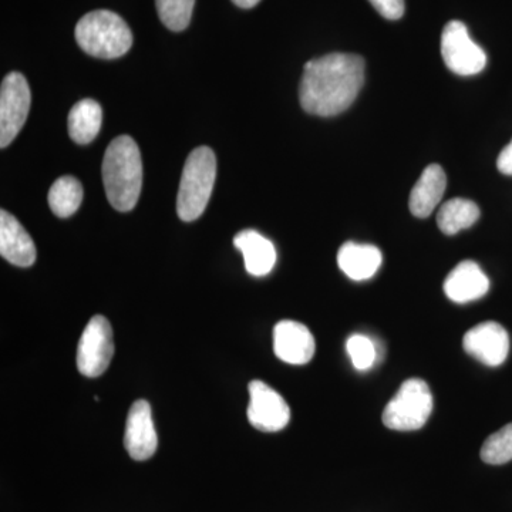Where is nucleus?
Masks as SVG:
<instances>
[{"mask_svg": "<svg viewBox=\"0 0 512 512\" xmlns=\"http://www.w3.org/2000/svg\"><path fill=\"white\" fill-rule=\"evenodd\" d=\"M365 83V60L350 53H330L309 60L303 69L299 100L319 117L338 116L352 106Z\"/></svg>", "mask_w": 512, "mask_h": 512, "instance_id": "f257e3e1", "label": "nucleus"}, {"mask_svg": "<svg viewBox=\"0 0 512 512\" xmlns=\"http://www.w3.org/2000/svg\"><path fill=\"white\" fill-rule=\"evenodd\" d=\"M101 173L113 208L120 212L133 210L143 185V161L136 141L130 136L114 138L104 154Z\"/></svg>", "mask_w": 512, "mask_h": 512, "instance_id": "f03ea898", "label": "nucleus"}, {"mask_svg": "<svg viewBox=\"0 0 512 512\" xmlns=\"http://www.w3.org/2000/svg\"><path fill=\"white\" fill-rule=\"evenodd\" d=\"M74 35L87 55L99 59H119L133 46V33L127 23L111 10H93L84 15Z\"/></svg>", "mask_w": 512, "mask_h": 512, "instance_id": "7ed1b4c3", "label": "nucleus"}, {"mask_svg": "<svg viewBox=\"0 0 512 512\" xmlns=\"http://www.w3.org/2000/svg\"><path fill=\"white\" fill-rule=\"evenodd\" d=\"M217 177V158L208 147H198L185 161L177 197L178 217L185 222L198 220L210 201Z\"/></svg>", "mask_w": 512, "mask_h": 512, "instance_id": "20e7f679", "label": "nucleus"}, {"mask_svg": "<svg viewBox=\"0 0 512 512\" xmlns=\"http://www.w3.org/2000/svg\"><path fill=\"white\" fill-rule=\"evenodd\" d=\"M433 412L429 384L421 379L406 380L384 409V426L396 431L420 430Z\"/></svg>", "mask_w": 512, "mask_h": 512, "instance_id": "39448f33", "label": "nucleus"}, {"mask_svg": "<svg viewBox=\"0 0 512 512\" xmlns=\"http://www.w3.org/2000/svg\"><path fill=\"white\" fill-rule=\"evenodd\" d=\"M113 355V329L109 320L101 315L93 316L77 346V369L83 376L99 377L109 369Z\"/></svg>", "mask_w": 512, "mask_h": 512, "instance_id": "423d86ee", "label": "nucleus"}, {"mask_svg": "<svg viewBox=\"0 0 512 512\" xmlns=\"http://www.w3.org/2000/svg\"><path fill=\"white\" fill-rule=\"evenodd\" d=\"M441 55L448 70L458 76H476L483 72L487 55L468 35L467 26L451 20L441 35Z\"/></svg>", "mask_w": 512, "mask_h": 512, "instance_id": "0eeeda50", "label": "nucleus"}, {"mask_svg": "<svg viewBox=\"0 0 512 512\" xmlns=\"http://www.w3.org/2000/svg\"><path fill=\"white\" fill-rule=\"evenodd\" d=\"M30 87L22 73L12 72L0 89V147L6 148L20 133L30 110Z\"/></svg>", "mask_w": 512, "mask_h": 512, "instance_id": "6e6552de", "label": "nucleus"}, {"mask_svg": "<svg viewBox=\"0 0 512 512\" xmlns=\"http://www.w3.org/2000/svg\"><path fill=\"white\" fill-rule=\"evenodd\" d=\"M248 390V420L255 429L274 433L288 426L291 409L281 394L261 380L249 383Z\"/></svg>", "mask_w": 512, "mask_h": 512, "instance_id": "1a4fd4ad", "label": "nucleus"}, {"mask_svg": "<svg viewBox=\"0 0 512 512\" xmlns=\"http://www.w3.org/2000/svg\"><path fill=\"white\" fill-rule=\"evenodd\" d=\"M464 350L485 366L503 365L510 353V336L497 322H484L468 330L463 339Z\"/></svg>", "mask_w": 512, "mask_h": 512, "instance_id": "9d476101", "label": "nucleus"}, {"mask_svg": "<svg viewBox=\"0 0 512 512\" xmlns=\"http://www.w3.org/2000/svg\"><path fill=\"white\" fill-rule=\"evenodd\" d=\"M158 439L151 406L147 400H137L128 412L124 447L136 461H146L156 454Z\"/></svg>", "mask_w": 512, "mask_h": 512, "instance_id": "9b49d317", "label": "nucleus"}, {"mask_svg": "<svg viewBox=\"0 0 512 512\" xmlns=\"http://www.w3.org/2000/svg\"><path fill=\"white\" fill-rule=\"evenodd\" d=\"M275 355L289 365H306L315 356L311 330L295 320H281L274 329Z\"/></svg>", "mask_w": 512, "mask_h": 512, "instance_id": "f8f14e48", "label": "nucleus"}, {"mask_svg": "<svg viewBox=\"0 0 512 512\" xmlns=\"http://www.w3.org/2000/svg\"><path fill=\"white\" fill-rule=\"evenodd\" d=\"M0 255L12 265L29 268L36 261V245L22 224L8 211H0Z\"/></svg>", "mask_w": 512, "mask_h": 512, "instance_id": "ddd939ff", "label": "nucleus"}, {"mask_svg": "<svg viewBox=\"0 0 512 512\" xmlns=\"http://www.w3.org/2000/svg\"><path fill=\"white\" fill-rule=\"evenodd\" d=\"M488 289L490 281L474 261L460 262L444 282L447 298L456 303L477 301L483 298Z\"/></svg>", "mask_w": 512, "mask_h": 512, "instance_id": "4468645a", "label": "nucleus"}, {"mask_svg": "<svg viewBox=\"0 0 512 512\" xmlns=\"http://www.w3.org/2000/svg\"><path fill=\"white\" fill-rule=\"evenodd\" d=\"M447 177L437 164L426 167L410 194L409 207L414 217L427 218L433 214L446 192Z\"/></svg>", "mask_w": 512, "mask_h": 512, "instance_id": "2eb2a0df", "label": "nucleus"}, {"mask_svg": "<svg viewBox=\"0 0 512 512\" xmlns=\"http://www.w3.org/2000/svg\"><path fill=\"white\" fill-rule=\"evenodd\" d=\"M382 262V252L375 245L346 242L339 249V268L353 281H367L373 278L382 266Z\"/></svg>", "mask_w": 512, "mask_h": 512, "instance_id": "dca6fc26", "label": "nucleus"}, {"mask_svg": "<svg viewBox=\"0 0 512 512\" xmlns=\"http://www.w3.org/2000/svg\"><path fill=\"white\" fill-rule=\"evenodd\" d=\"M234 245L244 255L245 268L252 276H265L274 269V244L254 229H245L234 238Z\"/></svg>", "mask_w": 512, "mask_h": 512, "instance_id": "f3484780", "label": "nucleus"}, {"mask_svg": "<svg viewBox=\"0 0 512 512\" xmlns=\"http://www.w3.org/2000/svg\"><path fill=\"white\" fill-rule=\"evenodd\" d=\"M103 111L100 104L92 99H84L74 104L67 119L70 138L80 146L92 143L100 133Z\"/></svg>", "mask_w": 512, "mask_h": 512, "instance_id": "a211bd4d", "label": "nucleus"}, {"mask_svg": "<svg viewBox=\"0 0 512 512\" xmlns=\"http://www.w3.org/2000/svg\"><path fill=\"white\" fill-rule=\"evenodd\" d=\"M480 218V208L476 202L466 198H454L441 205L437 214V224L446 235H456L458 232L473 227Z\"/></svg>", "mask_w": 512, "mask_h": 512, "instance_id": "6ab92c4d", "label": "nucleus"}, {"mask_svg": "<svg viewBox=\"0 0 512 512\" xmlns=\"http://www.w3.org/2000/svg\"><path fill=\"white\" fill-rule=\"evenodd\" d=\"M83 201V187L70 175L55 181L49 191V207L59 218L72 217Z\"/></svg>", "mask_w": 512, "mask_h": 512, "instance_id": "aec40b11", "label": "nucleus"}, {"mask_svg": "<svg viewBox=\"0 0 512 512\" xmlns=\"http://www.w3.org/2000/svg\"><path fill=\"white\" fill-rule=\"evenodd\" d=\"M156 5L165 28L183 32L190 25L195 0H156Z\"/></svg>", "mask_w": 512, "mask_h": 512, "instance_id": "412c9836", "label": "nucleus"}, {"mask_svg": "<svg viewBox=\"0 0 512 512\" xmlns=\"http://www.w3.org/2000/svg\"><path fill=\"white\" fill-rule=\"evenodd\" d=\"M481 460L491 466H501L512 460V423L495 431L484 441Z\"/></svg>", "mask_w": 512, "mask_h": 512, "instance_id": "4be33fe9", "label": "nucleus"}, {"mask_svg": "<svg viewBox=\"0 0 512 512\" xmlns=\"http://www.w3.org/2000/svg\"><path fill=\"white\" fill-rule=\"evenodd\" d=\"M346 350H348L352 365L357 370H367L375 365L377 350L375 342L367 338L365 335H352L346 342Z\"/></svg>", "mask_w": 512, "mask_h": 512, "instance_id": "5701e85b", "label": "nucleus"}, {"mask_svg": "<svg viewBox=\"0 0 512 512\" xmlns=\"http://www.w3.org/2000/svg\"><path fill=\"white\" fill-rule=\"evenodd\" d=\"M373 8L389 20H397L404 15V0H369Z\"/></svg>", "mask_w": 512, "mask_h": 512, "instance_id": "b1692460", "label": "nucleus"}, {"mask_svg": "<svg viewBox=\"0 0 512 512\" xmlns=\"http://www.w3.org/2000/svg\"><path fill=\"white\" fill-rule=\"evenodd\" d=\"M497 167L501 173L505 175H512V140L508 146H505L504 150L501 151L498 156Z\"/></svg>", "mask_w": 512, "mask_h": 512, "instance_id": "393cba45", "label": "nucleus"}, {"mask_svg": "<svg viewBox=\"0 0 512 512\" xmlns=\"http://www.w3.org/2000/svg\"><path fill=\"white\" fill-rule=\"evenodd\" d=\"M232 2H234L238 8L251 9L255 8V6L258 5L261 0H232Z\"/></svg>", "mask_w": 512, "mask_h": 512, "instance_id": "a878e982", "label": "nucleus"}]
</instances>
